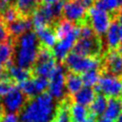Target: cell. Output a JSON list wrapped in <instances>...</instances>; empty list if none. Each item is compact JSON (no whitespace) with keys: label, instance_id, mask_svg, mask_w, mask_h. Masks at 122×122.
I'll return each instance as SVG.
<instances>
[{"label":"cell","instance_id":"8","mask_svg":"<svg viewBox=\"0 0 122 122\" xmlns=\"http://www.w3.org/2000/svg\"><path fill=\"white\" fill-rule=\"evenodd\" d=\"M96 89L104 96H110L111 98L117 97L121 94L122 80L117 75L107 72L100 76Z\"/></svg>","mask_w":122,"mask_h":122},{"label":"cell","instance_id":"45","mask_svg":"<svg viewBox=\"0 0 122 122\" xmlns=\"http://www.w3.org/2000/svg\"><path fill=\"white\" fill-rule=\"evenodd\" d=\"M21 122H26V121H22V120H21Z\"/></svg>","mask_w":122,"mask_h":122},{"label":"cell","instance_id":"11","mask_svg":"<svg viewBox=\"0 0 122 122\" xmlns=\"http://www.w3.org/2000/svg\"><path fill=\"white\" fill-rule=\"evenodd\" d=\"M62 14L65 17V20L71 23H77L84 20L87 16V9L79 0H68L63 4Z\"/></svg>","mask_w":122,"mask_h":122},{"label":"cell","instance_id":"15","mask_svg":"<svg viewBox=\"0 0 122 122\" xmlns=\"http://www.w3.org/2000/svg\"><path fill=\"white\" fill-rule=\"evenodd\" d=\"M106 68L109 73L118 75L122 73V51H111L105 59Z\"/></svg>","mask_w":122,"mask_h":122},{"label":"cell","instance_id":"25","mask_svg":"<svg viewBox=\"0 0 122 122\" xmlns=\"http://www.w3.org/2000/svg\"><path fill=\"white\" fill-rule=\"evenodd\" d=\"M13 56V46L10 42L0 43V64L10 65Z\"/></svg>","mask_w":122,"mask_h":122},{"label":"cell","instance_id":"34","mask_svg":"<svg viewBox=\"0 0 122 122\" xmlns=\"http://www.w3.org/2000/svg\"><path fill=\"white\" fill-rule=\"evenodd\" d=\"M81 4L87 9V8H92L93 7V4L96 2V0H79Z\"/></svg>","mask_w":122,"mask_h":122},{"label":"cell","instance_id":"46","mask_svg":"<svg viewBox=\"0 0 122 122\" xmlns=\"http://www.w3.org/2000/svg\"><path fill=\"white\" fill-rule=\"evenodd\" d=\"M121 95H122V91H121Z\"/></svg>","mask_w":122,"mask_h":122},{"label":"cell","instance_id":"27","mask_svg":"<svg viewBox=\"0 0 122 122\" xmlns=\"http://www.w3.org/2000/svg\"><path fill=\"white\" fill-rule=\"evenodd\" d=\"M82 80H83V84L85 87H89V88H92L93 86H96L99 78H100V74L98 72L97 70H92L89 71L84 72L82 75Z\"/></svg>","mask_w":122,"mask_h":122},{"label":"cell","instance_id":"3","mask_svg":"<svg viewBox=\"0 0 122 122\" xmlns=\"http://www.w3.org/2000/svg\"><path fill=\"white\" fill-rule=\"evenodd\" d=\"M54 32L57 41L52 48V55L58 60H63L71 53V51L73 50L79 38L78 27L68 20H62L56 25Z\"/></svg>","mask_w":122,"mask_h":122},{"label":"cell","instance_id":"30","mask_svg":"<svg viewBox=\"0 0 122 122\" xmlns=\"http://www.w3.org/2000/svg\"><path fill=\"white\" fill-rule=\"evenodd\" d=\"M51 122H71L69 110L65 106H62L58 111H56Z\"/></svg>","mask_w":122,"mask_h":122},{"label":"cell","instance_id":"21","mask_svg":"<svg viewBox=\"0 0 122 122\" xmlns=\"http://www.w3.org/2000/svg\"><path fill=\"white\" fill-rule=\"evenodd\" d=\"M30 71L28 69L21 68L19 66L14 65H10L8 69V76L10 80H13L17 83H22L26 81L27 79L30 78Z\"/></svg>","mask_w":122,"mask_h":122},{"label":"cell","instance_id":"39","mask_svg":"<svg viewBox=\"0 0 122 122\" xmlns=\"http://www.w3.org/2000/svg\"><path fill=\"white\" fill-rule=\"evenodd\" d=\"M117 20H118V23L119 24H122V7L118 10V12H117Z\"/></svg>","mask_w":122,"mask_h":122},{"label":"cell","instance_id":"13","mask_svg":"<svg viewBox=\"0 0 122 122\" xmlns=\"http://www.w3.org/2000/svg\"><path fill=\"white\" fill-rule=\"evenodd\" d=\"M100 44L94 38H78L77 42L74 45L73 52L84 55V56H92L100 51Z\"/></svg>","mask_w":122,"mask_h":122},{"label":"cell","instance_id":"10","mask_svg":"<svg viewBox=\"0 0 122 122\" xmlns=\"http://www.w3.org/2000/svg\"><path fill=\"white\" fill-rule=\"evenodd\" d=\"M2 106L6 113H13L21 112L26 104V96L17 87H13L6 95L3 96Z\"/></svg>","mask_w":122,"mask_h":122},{"label":"cell","instance_id":"22","mask_svg":"<svg viewBox=\"0 0 122 122\" xmlns=\"http://www.w3.org/2000/svg\"><path fill=\"white\" fill-rule=\"evenodd\" d=\"M15 1V10L18 13L22 15L32 14V12L37 9L39 0H14Z\"/></svg>","mask_w":122,"mask_h":122},{"label":"cell","instance_id":"29","mask_svg":"<svg viewBox=\"0 0 122 122\" xmlns=\"http://www.w3.org/2000/svg\"><path fill=\"white\" fill-rule=\"evenodd\" d=\"M13 87L14 86L11 80L9 78L8 74L3 73L0 76V96L3 97L4 95H6Z\"/></svg>","mask_w":122,"mask_h":122},{"label":"cell","instance_id":"2","mask_svg":"<svg viewBox=\"0 0 122 122\" xmlns=\"http://www.w3.org/2000/svg\"><path fill=\"white\" fill-rule=\"evenodd\" d=\"M39 51V42L36 33L28 31L17 38L13 48V57L16 66L30 69L34 66Z\"/></svg>","mask_w":122,"mask_h":122},{"label":"cell","instance_id":"5","mask_svg":"<svg viewBox=\"0 0 122 122\" xmlns=\"http://www.w3.org/2000/svg\"><path fill=\"white\" fill-rule=\"evenodd\" d=\"M66 67L73 73H84L92 70H98L101 61L94 56H84L75 52H71L65 59Z\"/></svg>","mask_w":122,"mask_h":122},{"label":"cell","instance_id":"31","mask_svg":"<svg viewBox=\"0 0 122 122\" xmlns=\"http://www.w3.org/2000/svg\"><path fill=\"white\" fill-rule=\"evenodd\" d=\"M78 36L79 38H92L94 33L89 25H82L78 28Z\"/></svg>","mask_w":122,"mask_h":122},{"label":"cell","instance_id":"19","mask_svg":"<svg viewBox=\"0 0 122 122\" xmlns=\"http://www.w3.org/2000/svg\"><path fill=\"white\" fill-rule=\"evenodd\" d=\"M122 112V99L118 97H112L108 100L107 107L103 116L112 120L116 119Z\"/></svg>","mask_w":122,"mask_h":122},{"label":"cell","instance_id":"37","mask_svg":"<svg viewBox=\"0 0 122 122\" xmlns=\"http://www.w3.org/2000/svg\"><path fill=\"white\" fill-rule=\"evenodd\" d=\"M96 116L92 115V114H89V116L87 117V119L84 122H96Z\"/></svg>","mask_w":122,"mask_h":122},{"label":"cell","instance_id":"26","mask_svg":"<svg viewBox=\"0 0 122 122\" xmlns=\"http://www.w3.org/2000/svg\"><path fill=\"white\" fill-rule=\"evenodd\" d=\"M95 7L107 11L114 12L122 7V0H96Z\"/></svg>","mask_w":122,"mask_h":122},{"label":"cell","instance_id":"38","mask_svg":"<svg viewBox=\"0 0 122 122\" xmlns=\"http://www.w3.org/2000/svg\"><path fill=\"white\" fill-rule=\"evenodd\" d=\"M96 122H114V120H112L110 118H107L105 116H102L100 117L98 120H96Z\"/></svg>","mask_w":122,"mask_h":122},{"label":"cell","instance_id":"7","mask_svg":"<svg viewBox=\"0 0 122 122\" xmlns=\"http://www.w3.org/2000/svg\"><path fill=\"white\" fill-rule=\"evenodd\" d=\"M55 67H56V63L54 61L52 52L46 48L39 50L37 60L33 68V71L36 77H43V78L50 77L53 72Z\"/></svg>","mask_w":122,"mask_h":122},{"label":"cell","instance_id":"14","mask_svg":"<svg viewBox=\"0 0 122 122\" xmlns=\"http://www.w3.org/2000/svg\"><path fill=\"white\" fill-rule=\"evenodd\" d=\"M31 27L32 26H31L30 20L24 18V17H22V18L18 17L16 20L7 24V26H6L8 33L14 37H19V36L23 35L24 33L30 31Z\"/></svg>","mask_w":122,"mask_h":122},{"label":"cell","instance_id":"18","mask_svg":"<svg viewBox=\"0 0 122 122\" xmlns=\"http://www.w3.org/2000/svg\"><path fill=\"white\" fill-rule=\"evenodd\" d=\"M94 97H95V92L93 91V89L85 86L73 95L74 103L82 105L84 107L90 106L93 101Z\"/></svg>","mask_w":122,"mask_h":122},{"label":"cell","instance_id":"4","mask_svg":"<svg viewBox=\"0 0 122 122\" xmlns=\"http://www.w3.org/2000/svg\"><path fill=\"white\" fill-rule=\"evenodd\" d=\"M63 4L62 2L53 5H43L39 9H36L31 14V26L36 30L47 28L48 25L55 18L62 14Z\"/></svg>","mask_w":122,"mask_h":122},{"label":"cell","instance_id":"35","mask_svg":"<svg viewBox=\"0 0 122 122\" xmlns=\"http://www.w3.org/2000/svg\"><path fill=\"white\" fill-rule=\"evenodd\" d=\"M14 1V0H0V11L2 10H4L5 8H7L8 6H10V4Z\"/></svg>","mask_w":122,"mask_h":122},{"label":"cell","instance_id":"43","mask_svg":"<svg viewBox=\"0 0 122 122\" xmlns=\"http://www.w3.org/2000/svg\"><path fill=\"white\" fill-rule=\"evenodd\" d=\"M4 73V69H3V65L2 64H0V76L2 75Z\"/></svg>","mask_w":122,"mask_h":122},{"label":"cell","instance_id":"16","mask_svg":"<svg viewBox=\"0 0 122 122\" xmlns=\"http://www.w3.org/2000/svg\"><path fill=\"white\" fill-rule=\"evenodd\" d=\"M105 42L110 49H115L122 44L119 33V23L112 22L105 33Z\"/></svg>","mask_w":122,"mask_h":122},{"label":"cell","instance_id":"28","mask_svg":"<svg viewBox=\"0 0 122 122\" xmlns=\"http://www.w3.org/2000/svg\"><path fill=\"white\" fill-rule=\"evenodd\" d=\"M0 17H1L2 23L9 24L18 18V12L15 10V8L8 6L7 8H5L0 11Z\"/></svg>","mask_w":122,"mask_h":122},{"label":"cell","instance_id":"36","mask_svg":"<svg viewBox=\"0 0 122 122\" xmlns=\"http://www.w3.org/2000/svg\"><path fill=\"white\" fill-rule=\"evenodd\" d=\"M44 2L45 5H53V4H56V3H59L61 2L60 0H42Z\"/></svg>","mask_w":122,"mask_h":122},{"label":"cell","instance_id":"41","mask_svg":"<svg viewBox=\"0 0 122 122\" xmlns=\"http://www.w3.org/2000/svg\"><path fill=\"white\" fill-rule=\"evenodd\" d=\"M119 33H120V38L122 41V24H119Z\"/></svg>","mask_w":122,"mask_h":122},{"label":"cell","instance_id":"42","mask_svg":"<svg viewBox=\"0 0 122 122\" xmlns=\"http://www.w3.org/2000/svg\"><path fill=\"white\" fill-rule=\"evenodd\" d=\"M4 110H3V106H2V102H1V99H0V116L2 115Z\"/></svg>","mask_w":122,"mask_h":122},{"label":"cell","instance_id":"33","mask_svg":"<svg viewBox=\"0 0 122 122\" xmlns=\"http://www.w3.org/2000/svg\"><path fill=\"white\" fill-rule=\"evenodd\" d=\"M0 122H19V118L16 114L13 113H6L0 119Z\"/></svg>","mask_w":122,"mask_h":122},{"label":"cell","instance_id":"6","mask_svg":"<svg viewBox=\"0 0 122 122\" xmlns=\"http://www.w3.org/2000/svg\"><path fill=\"white\" fill-rule=\"evenodd\" d=\"M89 26L92 28V31L96 35H105L110 25L112 24L111 14L95 6L90 8L88 11Z\"/></svg>","mask_w":122,"mask_h":122},{"label":"cell","instance_id":"17","mask_svg":"<svg viewBox=\"0 0 122 122\" xmlns=\"http://www.w3.org/2000/svg\"><path fill=\"white\" fill-rule=\"evenodd\" d=\"M36 36H37L38 42L41 43L46 49L53 48L57 41V37L54 30L48 27L36 30Z\"/></svg>","mask_w":122,"mask_h":122},{"label":"cell","instance_id":"23","mask_svg":"<svg viewBox=\"0 0 122 122\" xmlns=\"http://www.w3.org/2000/svg\"><path fill=\"white\" fill-rule=\"evenodd\" d=\"M69 112L71 122H84L90 114L87 107H84L76 103L71 105Z\"/></svg>","mask_w":122,"mask_h":122},{"label":"cell","instance_id":"40","mask_svg":"<svg viewBox=\"0 0 122 122\" xmlns=\"http://www.w3.org/2000/svg\"><path fill=\"white\" fill-rule=\"evenodd\" d=\"M115 120H116V121H114V122H122V112L119 114V116H118Z\"/></svg>","mask_w":122,"mask_h":122},{"label":"cell","instance_id":"32","mask_svg":"<svg viewBox=\"0 0 122 122\" xmlns=\"http://www.w3.org/2000/svg\"><path fill=\"white\" fill-rule=\"evenodd\" d=\"M8 36H9V33L7 30L6 25L4 23L0 22V43L6 42L8 39Z\"/></svg>","mask_w":122,"mask_h":122},{"label":"cell","instance_id":"1","mask_svg":"<svg viewBox=\"0 0 122 122\" xmlns=\"http://www.w3.org/2000/svg\"><path fill=\"white\" fill-rule=\"evenodd\" d=\"M56 112L55 100L47 92L32 97L21 111V120L26 122H51Z\"/></svg>","mask_w":122,"mask_h":122},{"label":"cell","instance_id":"9","mask_svg":"<svg viewBox=\"0 0 122 122\" xmlns=\"http://www.w3.org/2000/svg\"><path fill=\"white\" fill-rule=\"evenodd\" d=\"M49 94L54 100H60L66 93V72L61 65H56L53 72L49 77Z\"/></svg>","mask_w":122,"mask_h":122},{"label":"cell","instance_id":"44","mask_svg":"<svg viewBox=\"0 0 122 122\" xmlns=\"http://www.w3.org/2000/svg\"><path fill=\"white\" fill-rule=\"evenodd\" d=\"M60 1H61V2H62V1H65V0H60ZM67 1H68V0H67Z\"/></svg>","mask_w":122,"mask_h":122},{"label":"cell","instance_id":"12","mask_svg":"<svg viewBox=\"0 0 122 122\" xmlns=\"http://www.w3.org/2000/svg\"><path fill=\"white\" fill-rule=\"evenodd\" d=\"M49 81L47 78L43 77H34V78H29L26 81L20 83V90L24 93L25 96L29 97H35L41 93H44V92L48 89Z\"/></svg>","mask_w":122,"mask_h":122},{"label":"cell","instance_id":"20","mask_svg":"<svg viewBox=\"0 0 122 122\" xmlns=\"http://www.w3.org/2000/svg\"><path fill=\"white\" fill-rule=\"evenodd\" d=\"M66 92L70 94L74 95L78 91H80L83 87V80L81 75L77 73L71 72L68 75H66Z\"/></svg>","mask_w":122,"mask_h":122},{"label":"cell","instance_id":"24","mask_svg":"<svg viewBox=\"0 0 122 122\" xmlns=\"http://www.w3.org/2000/svg\"><path fill=\"white\" fill-rule=\"evenodd\" d=\"M107 103H108V99L106 98V96L102 94L95 95L93 101L90 105V110L92 114L94 116H100L104 114L107 107Z\"/></svg>","mask_w":122,"mask_h":122}]
</instances>
